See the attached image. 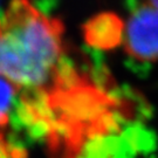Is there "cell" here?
I'll list each match as a JSON object with an SVG mask.
<instances>
[{"mask_svg": "<svg viewBox=\"0 0 158 158\" xmlns=\"http://www.w3.org/2000/svg\"><path fill=\"white\" fill-rule=\"evenodd\" d=\"M63 23L31 0H10L0 18V76L20 97L45 95L70 69Z\"/></svg>", "mask_w": 158, "mask_h": 158, "instance_id": "cell-1", "label": "cell"}, {"mask_svg": "<svg viewBox=\"0 0 158 158\" xmlns=\"http://www.w3.org/2000/svg\"><path fill=\"white\" fill-rule=\"evenodd\" d=\"M122 44L125 53L136 61H158V10L142 2L124 23Z\"/></svg>", "mask_w": 158, "mask_h": 158, "instance_id": "cell-2", "label": "cell"}, {"mask_svg": "<svg viewBox=\"0 0 158 158\" xmlns=\"http://www.w3.org/2000/svg\"><path fill=\"white\" fill-rule=\"evenodd\" d=\"M124 23L114 14H101L90 21L87 31L89 41L98 46L116 45L117 41H122Z\"/></svg>", "mask_w": 158, "mask_h": 158, "instance_id": "cell-3", "label": "cell"}, {"mask_svg": "<svg viewBox=\"0 0 158 158\" xmlns=\"http://www.w3.org/2000/svg\"><path fill=\"white\" fill-rule=\"evenodd\" d=\"M18 100L19 89L10 81L0 76V131L10 124L12 111Z\"/></svg>", "mask_w": 158, "mask_h": 158, "instance_id": "cell-4", "label": "cell"}, {"mask_svg": "<svg viewBox=\"0 0 158 158\" xmlns=\"http://www.w3.org/2000/svg\"><path fill=\"white\" fill-rule=\"evenodd\" d=\"M27 153L23 148L10 142L2 131H0V158H26Z\"/></svg>", "mask_w": 158, "mask_h": 158, "instance_id": "cell-5", "label": "cell"}, {"mask_svg": "<svg viewBox=\"0 0 158 158\" xmlns=\"http://www.w3.org/2000/svg\"><path fill=\"white\" fill-rule=\"evenodd\" d=\"M144 2H147V4L151 5L152 7L158 10V0H144Z\"/></svg>", "mask_w": 158, "mask_h": 158, "instance_id": "cell-6", "label": "cell"}]
</instances>
